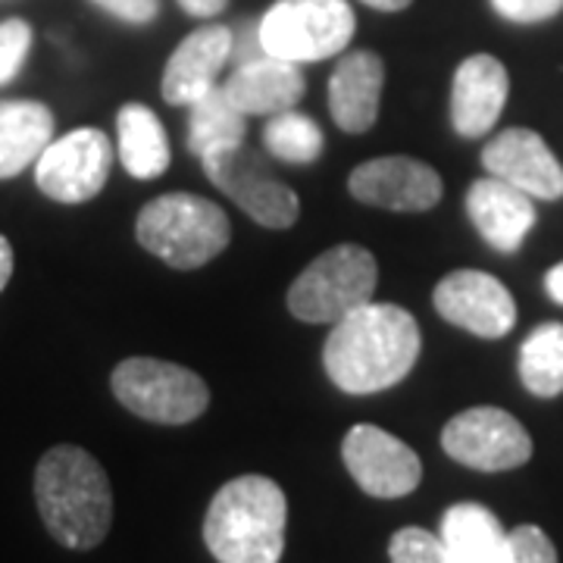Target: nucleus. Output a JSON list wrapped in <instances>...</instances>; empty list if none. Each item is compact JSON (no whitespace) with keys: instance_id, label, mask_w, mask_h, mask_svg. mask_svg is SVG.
Masks as SVG:
<instances>
[{"instance_id":"f257e3e1","label":"nucleus","mask_w":563,"mask_h":563,"mask_svg":"<svg viewBox=\"0 0 563 563\" xmlns=\"http://www.w3.org/2000/svg\"><path fill=\"white\" fill-rule=\"evenodd\" d=\"M420 351V322L410 310L366 301L335 322L322 347V366L347 395H376L404 383Z\"/></svg>"},{"instance_id":"f03ea898","label":"nucleus","mask_w":563,"mask_h":563,"mask_svg":"<svg viewBox=\"0 0 563 563\" xmlns=\"http://www.w3.org/2000/svg\"><path fill=\"white\" fill-rule=\"evenodd\" d=\"M35 504L47 532L73 551H91L113 523V488L98 457L79 444L51 448L35 466Z\"/></svg>"},{"instance_id":"7ed1b4c3","label":"nucleus","mask_w":563,"mask_h":563,"mask_svg":"<svg viewBox=\"0 0 563 563\" xmlns=\"http://www.w3.org/2000/svg\"><path fill=\"white\" fill-rule=\"evenodd\" d=\"M288 501L266 476H239L213 495L203 517V542L220 563H279Z\"/></svg>"},{"instance_id":"20e7f679","label":"nucleus","mask_w":563,"mask_h":563,"mask_svg":"<svg viewBox=\"0 0 563 563\" xmlns=\"http://www.w3.org/2000/svg\"><path fill=\"white\" fill-rule=\"evenodd\" d=\"M135 239L147 254L173 269H198L229 247L232 225L220 203L176 191L141 207Z\"/></svg>"},{"instance_id":"39448f33","label":"nucleus","mask_w":563,"mask_h":563,"mask_svg":"<svg viewBox=\"0 0 563 563\" xmlns=\"http://www.w3.org/2000/svg\"><path fill=\"white\" fill-rule=\"evenodd\" d=\"M379 285V263L361 244H339L322 251L288 288V310L301 322H335L373 301Z\"/></svg>"},{"instance_id":"423d86ee","label":"nucleus","mask_w":563,"mask_h":563,"mask_svg":"<svg viewBox=\"0 0 563 563\" xmlns=\"http://www.w3.org/2000/svg\"><path fill=\"white\" fill-rule=\"evenodd\" d=\"M347 0H279L261 20L263 54L288 63H317L342 54L354 38Z\"/></svg>"},{"instance_id":"0eeeda50","label":"nucleus","mask_w":563,"mask_h":563,"mask_svg":"<svg viewBox=\"0 0 563 563\" xmlns=\"http://www.w3.org/2000/svg\"><path fill=\"white\" fill-rule=\"evenodd\" d=\"M110 388L129 413L161 426L195 422L210 407V388L198 373L157 357L122 361L110 376Z\"/></svg>"},{"instance_id":"6e6552de","label":"nucleus","mask_w":563,"mask_h":563,"mask_svg":"<svg viewBox=\"0 0 563 563\" xmlns=\"http://www.w3.org/2000/svg\"><path fill=\"white\" fill-rule=\"evenodd\" d=\"M201 163L207 179L266 229H291L301 217L298 195L244 141L203 154Z\"/></svg>"},{"instance_id":"1a4fd4ad","label":"nucleus","mask_w":563,"mask_h":563,"mask_svg":"<svg viewBox=\"0 0 563 563\" xmlns=\"http://www.w3.org/2000/svg\"><path fill=\"white\" fill-rule=\"evenodd\" d=\"M442 448L451 461L479 473L517 470L532 457V439L523 422L501 407H470L448 420Z\"/></svg>"},{"instance_id":"9d476101","label":"nucleus","mask_w":563,"mask_h":563,"mask_svg":"<svg viewBox=\"0 0 563 563\" xmlns=\"http://www.w3.org/2000/svg\"><path fill=\"white\" fill-rule=\"evenodd\" d=\"M113 169V144L101 129H76L51 141L35 161L41 195L57 203H85L98 198Z\"/></svg>"},{"instance_id":"9b49d317","label":"nucleus","mask_w":563,"mask_h":563,"mask_svg":"<svg viewBox=\"0 0 563 563\" xmlns=\"http://www.w3.org/2000/svg\"><path fill=\"white\" fill-rule=\"evenodd\" d=\"M342 457L354 483L373 498H404L422 479L417 451L373 422H357L354 429H347Z\"/></svg>"},{"instance_id":"f8f14e48","label":"nucleus","mask_w":563,"mask_h":563,"mask_svg":"<svg viewBox=\"0 0 563 563\" xmlns=\"http://www.w3.org/2000/svg\"><path fill=\"white\" fill-rule=\"evenodd\" d=\"M432 303L442 320L479 339H504L517 322L514 295L504 288V282L479 269L448 273L435 285Z\"/></svg>"},{"instance_id":"ddd939ff","label":"nucleus","mask_w":563,"mask_h":563,"mask_svg":"<svg viewBox=\"0 0 563 563\" xmlns=\"http://www.w3.org/2000/svg\"><path fill=\"white\" fill-rule=\"evenodd\" d=\"M347 191L366 207H383L395 213H426L442 201V176L429 163L388 154L361 163L347 176Z\"/></svg>"},{"instance_id":"4468645a","label":"nucleus","mask_w":563,"mask_h":563,"mask_svg":"<svg viewBox=\"0 0 563 563\" xmlns=\"http://www.w3.org/2000/svg\"><path fill=\"white\" fill-rule=\"evenodd\" d=\"M488 176L510 181L536 201L563 198V166L532 129H504L483 147Z\"/></svg>"},{"instance_id":"2eb2a0df","label":"nucleus","mask_w":563,"mask_h":563,"mask_svg":"<svg viewBox=\"0 0 563 563\" xmlns=\"http://www.w3.org/2000/svg\"><path fill=\"white\" fill-rule=\"evenodd\" d=\"M510 91L507 69L492 54H473L457 66L451 85V125L461 139H483L504 113Z\"/></svg>"},{"instance_id":"dca6fc26","label":"nucleus","mask_w":563,"mask_h":563,"mask_svg":"<svg viewBox=\"0 0 563 563\" xmlns=\"http://www.w3.org/2000/svg\"><path fill=\"white\" fill-rule=\"evenodd\" d=\"M229 60H232V29L203 25L191 32L166 60L161 85L163 101L191 107L210 88H217V76Z\"/></svg>"},{"instance_id":"f3484780","label":"nucleus","mask_w":563,"mask_h":563,"mask_svg":"<svg viewBox=\"0 0 563 563\" xmlns=\"http://www.w3.org/2000/svg\"><path fill=\"white\" fill-rule=\"evenodd\" d=\"M466 213L495 251L517 254L536 225V198L514 188L510 181L488 176L470 185Z\"/></svg>"},{"instance_id":"a211bd4d","label":"nucleus","mask_w":563,"mask_h":563,"mask_svg":"<svg viewBox=\"0 0 563 563\" xmlns=\"http://www.w3.org/2000/svg\"><path fill=\"white\" fill-rule=\"evenodd\" d=\"M303 73L298 63L261 54L254 60L239 63V69L222 81L225 98L244 117H276L291 110L303 98Z\"/></svg>"},{"instance_id":"6ab92c4d","label":"nucleus","mask_w":563,"mask_h":563,"mask_svg":"<svg viewBox=\"0 0 563 563\" xmlns=\"http://www.w3.org/2000/svg\"><path fill=\"white\" fill-rule=\"evenodd\" d=\"M385 63L373 51H354L339 60L329 79V113L342 132L363 135L379 120Z\"/></svg>"},{"instance_id":"aec40b11","label":"nucleus","mask_w":563,"mask_h":563,"mask_svg":"<svg viewBox=\"0 0 563 563\" xmlns=\"http://www.w3.org/2000/svg\"><path fill=\"white\" fill-rule=\"evenodd\" d=\"M439 536L448 563H510V532L483 504L461 501L448 507Z\"/></svg>"},{"instance_id":"412c9836","label":"nucleus","mask_w":563,"mask_h":563,"mask_svg":"<svg viewBox=\"0 0 563 563\" xmlns=\"http://www.w3.org/2000/svg\"><path fill=\"white\" fill-rule=\"evenodd\" d=\"M54 141V113L38 101H0V179L20 176Z\"/></svg>"},{"instance_id":"4be33fe9","label":"nucleus","mask_w":563,"mask_h":563,"mask_svg":"<svg viewBox=\"0 0 563 563\" xmlns=\"http://www.w3.org/2000/svg\"><path fill=\"white\" fill-rule=\"evenodd\" d=\"M122 169L132 179H157L169 166V141L161 120L144 103H125L117 117Z\"/></svg>"},{"instance_id":"5701e85b","label":"nucleus","mask_w":563,"mask_h":563,"mask_svg":"<svg viewBox=\"0 0 563 563\" xmlns=\"http://www.w3.org/2000/svg\"><path fill=\"white\" fill-rule=\"evenodd\" d=\"M244 141V113H239L225 98L222 85L210 88L203 98L191 103L188 117V151L203 157L217 147H229Z\"/></svg>"},{"instance_id":"b1692460","label":"nucleus","mask_w":563,"mask_h":563,"mask_svg":"<svg viewBox=\"0 0 563 563\" xmlns=\"http://www.w3.org/2000/svg\"><path fill=\"white\" fill-rule=\"evenodd\" d=\"M520 379L536 398L563 391V322H544L520 347Z\"/></svg>"},{"instance_id":"393cba45","label":"nucleus","mask_w":563,"mask_h":563,"mask_svg":"<svg viewBox=\"0 0 563 563\" xmlns=\"http://www.w3.org/2000/svg\"><path fill=\"white\" fill-rule=\"evenodd\" d=\"M263 144L273 157L285 163H313L325 147L322 129L298 110H282L269 117L263 129Z\"/></svg>"},{"instance_id":"a878e982","label":"nucleus","mask_w":563,"mask_h":563,"mask_svg":"<svg viewBox=\"0 0 563 563\" xmlns=\"http://www.w3.org/2000/svg\"><path fill=\"white\" fill-rule=\"evenodd\" d=\"M391 563H448L442 536L420 529V526H404L388 542Z\"/></svg>"},{"instance_id":"bb28decb","label":"nucleus","mask_w":563,"mask_h":563,"mask_svg":"<svg viewBox=\"0 0 563 563\" xmlns=\"http://www.w3.org/2000/svg\"><path fill=\"white\" fill-rule=\"evenodd\" d=\"M32 47V25L25 20L0 22V85L20 76L22 63Z\"/></svg>"},{"instance_id":"cd10ccee","label":"nucleus","mask_w":563,"mask_h":563,"mask_svg":"<svg viewBox=\"0 0 563 563\" xmlns=\"http://www.w3.org/2000/svg\"><path fill=\"white\" fill-rule=\"evenodd\" d=\"M510 563H558V548L539 526H517L510 532Z\"/></svg>"},{"instance_id":"c85d7f7f","label":"nucleus","mask_w":563,"mask_h":563,"mask_svg":"<svg viewBox=\"0 0 563 563\" xmlns=\"http://www.w3.org/2000/svg\"><path fill=\"white\" fill-rule=\"evenodd\" d=\"M492 7L507 22L532 25V22H544L551 20V16H558L563 10V0H492Z\"/></svg>"},{"instance_id":"c756f323","label":"nucleus","mask_w":563,"mask_h":563,"mask_svg":"<svg viewBox=\"0 0 563 563\" xmlns=\"http://www.w3.org/2000/svg\"><path fill=\"white\" fill-rule=\"evenodd\" d=\"M91 3L107 10L117 20L132 22V25H147L161 13V0H91Z\"/></svg>"},{"instance_id":"7c9ffc66","label":"nucleus","mask_w":563,"mask_h":563,"mask_svg":"<svg viewBox=\"0 0 563 563\" xmlns=\"http://www.w3.org/2000/svg\"><path fill=\"white\" fill-rule=\"evenodd\" d=\"M261 54V22H244L242 32H232V60L247 63Z\"/></svg>"},{"instance_id":"2f4dec72","label":"nucleus","mask_w":563,"mask_h":563,"mask_svg":"<svg viewBox=\"0 0 563 563\" xmlns=\"http://www.w3.org/2000/svg\"><path fill=\"white\" fill-rule=\"evenodd\" d=\"M229 0H179V7L188 13V16H198V20H210L225 10Z\"/></svg>"},{"instance_id":"473e14b6","label":"nucleus","mask_w":563,"mask_h":563,"mask_svg":"<svg viewBox=\"0 0 563 563\" xmlns=\"http://www.w3.org/2000/svg\"><path fill=\"white\" fill-rule=\"evenodd\" d=\"M544 288H548L551 301L561 303L563 307V263H558V266H551V269H548V276H544Z\"/></svg>"},{"instance_id":"72a5a7b5","label":"nucleus","mask_w":563,"mask_h":563,"mask_svg":"<svg viewBox=\"0 0 563 563\" xmlns=\"http://www.w3.org/2000/svg\"><path fill=\"white\" fill-rule=\"evenodd\" d=\"M10 276H13V247L0 235V291L7 288Z\"/></svg>"},{"instance_id":"f704fd0d","label":"nucleus","mask_w":563,"mask_h":563,"mask_svg":"<svg viewBox=\"0 0 563 563\" xmlns=\"http://www.w3.org/2000/svg\"><path fill=\"white\" fill-rule=\"evenodd\" d=\"M363 3L373 10H383V13H398V10H407L413 0H363Z\"/></svg>"}]
</instances>
